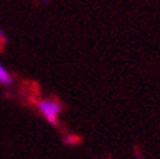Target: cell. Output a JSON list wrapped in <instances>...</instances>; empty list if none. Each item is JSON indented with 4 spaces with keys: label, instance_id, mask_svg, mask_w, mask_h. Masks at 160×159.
<instances>
[{
    "label": "cell",
    "instance_id": "7a4b0ae2",
    "mask_svg": "<svg viewBox=\"0 0 160 159\" xmlns=\"http://www.w3.org/2000/svg\"><path fill=\"white\" fill-rule=\"evenodd\" d=\"M13 82L15 80H13L12 73L0 63V85H3V86H12Z\"/></svg>",
    "mask_w": 160,
    "mask_h": 159
},
{
    "label": "cell",
    "instance_id": "277c9868",
    "mask_svg": "<svg viewBox=\"0 0 160 159\" xmlns=\"http://www.w3.org/2000/svg\"><path fill=\"white\" fill-rule=\"evenodd\" d=\"M135 159H143V156H141L140 152H135Z\"/></svg>",
    "mask_w": 160,
    "mask_h": 159
},
{
    "label": "cell",
    "instance_id": "6da1fadb",
    "mask_svg": "<svg viewBox=\"0 0 160 159\" xmlns=\"http://www.w3.org/2000/svg\"><path fill=\"white\" fill-rule=\"evenodd\" d=\"M37 109L39 111L42 117L50 123L51 126H58L60 124V115L63 113V105L58 99L54 98H42L35 102Z\"/></svg>",
    "mask_w": 160,
    "mask_h": 159
},
{
    "label": "cell",
    "instance_id": "3957f363",
    "mask_svg": "<svg viewBox=\"0 0 160 159\" xmlns=\"http://www.w3.org/2000/svg\"><path fill=\"white\" fill-rule=\"evenodd\" d=\"M8 42V37H6V32L4 29L0 26V44H6Z\"/></svg>",
    "mask_w": 160,
    "mask_h": 159
}]
</instances>
